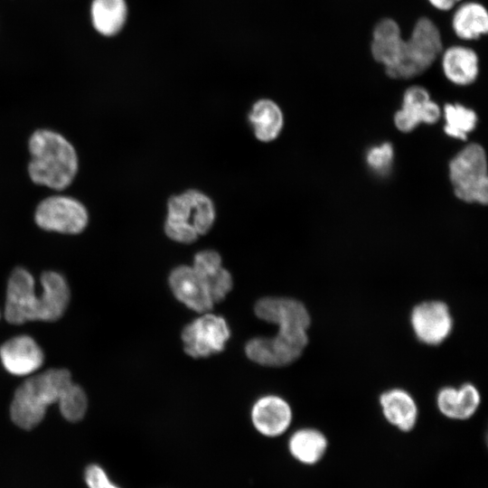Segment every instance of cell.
I'll use <instances>...</instances> for the list:
<instances>
[{"label": "cell", "mask_w": 488, "mask_h": 488, "mask_svg": "<svg viewBox=\"0 0 488 488\" xmlns=\"http://www.w3.org/2000/svg\"><path fill=\"white\" fill-rule=\"evenodd\" d=\"M34 289L33 277L27 269L17 267L12 271L5 306V317L9 324L42 321L41 296H36Z\"/></svg>", "instance_id": "9c48e42d"}, {"label": "cell", "mask_w": 488, "mask_h": 488, "mask_svg": "<svg viewBox=\"0 0 488 488\" xmlns=\"http://www.w3.org/2000/svg\"><path fill=\"white\" fill-rule=\"evenodd\" d=\"M444 132L452 138L466 140L477 125L476 112L460 103H446L443 108Z\"/></svg>", "instance_id": "d4e9b609"}, {"label": "cell", "mask_w": 488, "mask_h": 488, "mask_svg": "<svg viewBox=\"0 0 488 488\" xmlns=\"http://www.w3.org/2000/svg\"><path fill=\"white\" fill-rule=\"evenodd\" d=\"M26 173L36 186L51 192L67 191L80 168L79 152L61 132L51 127L33 130L27 139Z\"/></svg>", "instance_id": "7a4b0ae2"}, {"label": "cell", "mask_w": 488, "mask_h": 488, "mask_svg": "<svg viewBox=\"0 0 488 488\" xmlns=\"http://www.w3.org/2000/svg\"><path fill=\"white\" fill-rule=\"evenodd\" d=\"M464 0H425L427 5L439 14H450Z\"/></svg>", "instance_id": "f1b7e54d"}, {"label": "cell", "mask_w": 488, "mask_h": 488, "mask_svg": "<svg viewBox=\"0 0 488 488\" xmlns=\"http://www.w3.org/2000/svg\"><path fill=\"white\" fill-rule=\"evenodd\" d=\"M409 323L417 340L427 346L443 343L454 328L449 306L438 299L416 304L410 311Z\"/></svg>", "instance_id": "30bf717a"}, {"label": "cell", "mask_w": 488, "mask_h": 488, "mask_svg": "<svg viewBox=\"0 0 488 488\" xmlns=\"http://www.w3.org/2000/svg\"><path fill=\"white\" fill-rule=\"evenodd\" d=\"M257 316L278 327L271 338H254L246 344L247 356L253 361L282 367L296 361L308 345L311 315L300 301L289 297H264L255 305Z\"/></svg>", "instance_id": "6da1fadb"}, {"label": "cell", "mask_w": 488, "mask_h": 488, "mask_svg": "<svg viewBox=\"0 0 488 488\" xmlns=\"http://www.w3.org/2000/svg\"><path fill=\"white\" fill-rule=\"evenodd\" d=\"M169 285L175 297L190 309L206 313L212 308L214 303L192 267H175L169 276Z\"/></svg>", "instance_id": "ac0fdd59"}, {"label": "cell", "mask_w": 488, "mask_h": 488, "mask_svg": "<svg viewBox=\"0 0 488 488\" xmlns=\"http://www.w3.org/2000/svg\"><path fill=\"white\" fill-rule=\"evenodd\" d=\"M214 217L211 201L196 190H189L170 198L164 230L174 240L191 243L198 234L209 231Z\"/></svg>", "instance_id": "5b68a950"}, {"label": "cell", "mask_w": 488, "mask_h": 488, "mask_svg": "<svg viewBox=\"0 0 488 488\" xmlns=\"http://www.w3.org/2000/svg\"><path fill=\"white\" fill-rule=\"evenodd\" d=\"M442 116L439 105L431 98L428 89L419 84L408 86L402 94L401 107L394 114L399 131L409 133L420 124L433 125Z\"/></svg>", "instance_id": "7c38bea8"}, {"label": "cell", "mask_w": 488, "mask_h": 488, "mask_svg": "<svg viewBox=\"0 0 488 488\" xmlns=\"http://www.w3.org/2000/svg\"><path fill=\"white\" fill-rule=\"evenodd\" d=\"M33 220L42 231L77 236L89 226L90 212L80 199L66 191L51 192L35 205Z\"/></svg>", "instance_id": "8992f818"}, {"label": "cell", "mask_w": 488, "mask_h": 488, "mask_svg": "<svg viewBox=\"0 0 488 488\" xmlns=\"http://www.w3.org/2000/svg\"><path fill=\"white\" fill-rule=\"evenodd\" d=\"M482 397L478 388L465 382L459 387L445 386L436 394L438 411L446 418L466 420L471 418L480 408Z\"/></svg>", "instance_id": "e0dca14e"}, {"label": "cell", "mask_w": 488, "mask_h": 488, "mask_svg": "<svg viewBox=\"0 0 488 488\" xmlns=\"http://www.w3.org/2000/svg\"><path fill=\"white\" fill-rule=\"evenodd\" d=\"M446 45L443 30L428 14H419L405 36L402 58L389 80H409L432 69Z\"/></svg>", "instance_id": "277c9868"}, {"label": "cell", "mask_w": 488, "mask_h": 488, "mask_svg": "<svg viewBox=\"0 0 488 488\" xmlns=\"http://www.w3.org/2000/svg\"><path fill=\"white\" fill-rule=\"evenodd\" d=\"M249 121L257 138L269 142L275 139L282 129L283 114L274 101L261 99L252 107Z\"/></svg>", "instance_id": "cb8c5ba5"}, {"label": "cell", "mask_w": 488, "mask_h": 488, "mask_svg": "<svg viewBox=\"0 0 488 488\" xmlns=\"http://www.w3.org/2000/svg\"><path fill=\"white\" fill-rule=\"evenodd\" d=\"M89 18L93 29L100 35L112 37L125 26L127 18L126 0H91Z\"/></svg>", "instance_id": "7402d4cb"}, {"label": "cell", "mask_w": 488, "mask_h": 488, "mask_svg": "<svg viewBox=\"0 0 488 488\" xmlns=\"http://www.w3.org/2000/svg\"><path fill=\"white\" fill-rule=\"evenodd\" d=\"M293 412L282 398L267 396L259 399L251 410V421L255 429L267 437H277L290 427Z\"/></svg>", "instance_id": "2e32d148"}, {"label": "cell", "mask_w": 488, "mask_h": 488, "mask_svg": "<svg viewBox=\"0 0 488 488\" xmlns=\"http://www.w3.org/2000/svg\"><path fill=\"white\" fill-rule=\"evenodd\" d=\"M393 160L394 149L388 142L371 147L366 155L368 165L377 174H386L391 167Z\"/></svg>", "instance_id": "4316f807"}, {"label": "cell", "mask_w": 488, "mask_h": 488, "mask_svg": "<svg viewBox=\"0 0 488 488\" xmlns=\"http://www.w3.org/2000/svg\"><path fill=\"white\" fill-rule=\"evenodd\" d=\"M85 481L89 488H120L111 482L105 470L98 465H90L86 468Z\"/></svg>", "instance_id": "83f0119b"}, {"label": "cell", "mask_w": 488, "mask_h": 488, "mask_svg": "<svg viewBox=\"0 0 488 488\" xmlns=\"http://www.w3.org/2000/svg\"><path fill=\"white\" fill-rule=\"evenodd\" d=\"M449 25L459 42H479L488 34V8L480 0H464L450 13Z\"/></svg>", "instance_id": "5bb4252c"}, {"label": "cell", "mask_w": 488, "mask_h": 488, "mask_svg": "<svg viewBox=\"0 0 488 488\" xmlns=\"http://www.w3.org/2000/svg\"><path fill=\"white\" fill-rule=\"evenodd\" d=\"M287 446L290 455L297 462L304 465H314L324 456L328 441L321 431L305 427L291 435Z\"/></svg>", "instance_id": "603a6c76"}, {"label": "cell", "mask_w": 488, "mask_h": 488, "mask_svg": "<svg viewBox=\"0 0 488 488\" xmlns=\"http://www.w3.org/2000/svg\"><path fill=\"white\" fill-rule=\"evenodd\" d=\"M0 359L8 372L24 376L33 373L42 365L44 355L32 337L19 335L1 345Z\"/></svg>", "instance_id": "9a60e30c"}, {"label": "cell", "mask_w": 488, "mask_h": 488, "mask_svg": "<svg viewBox=\"0 0 488 488\" xmlns=\"http://www.w3.org/2000/svg\"><path fill=\"white\" fill-rule=\"evenodd\" d=\"M192 268L204 284L213 303L223 300L231 290V276L221 267V258L218 252H198L194 257Z\"/></svg>", "instance_id": "ffe728a7"}, {"label": "cell", "mask_w": 488, "mask_h": 488, "mask_svg": "<svg viewBox=\"0 0 488 488\" xmlns=\"http://www.w3.org/2000/svg\"><path fill=\"white\" fill-rule=\"evenodd\" d=\"M41 284L42 321H57L63 315L69 305L70 289L67 281L60 273L47 270L41 276Z\"/></svg>", "instance_id": "44dd1931"}, {"label": "cell", "mask_w": 488, "mask_h": 488, "mask_svg": "<svg viewBox=\"0 0 488 488\" xmlns=\"http://www.w3.org/2000/svg\"><path fill=\"white\" fill-rule=\"evenodd\" d=\"M57 403L64 418L71 422L82 419L88 407L84 390L72 381L62 389Z\"/></svg>", "instance_id": "484cf974"}, {"label": "cell", "mask_w": 488, "mask_h": 488, "mask_svg": "<svg viewBox=\"0 0 488 488\" xmlns=\"http://www.w3.org/2000/svg\"><path fill=\"white\" fill-rule=\"evenodd\" d=\"M448 174L455 195L467 203L488 202L487 158L484 148L471 143L448 164Z\"/></svg>", "instance_id": "52a82bcc"}, {"label": "cell", "mask_w": 488, "mask_h": 488, "mask_svg": "<svg viewBox=\"0 0 488 488\" xmlns=\"http://www.w3.org/2000/svg\"><path fill=\"white\" fill-rule=\"evenodd\" d=\"M379 404L384 418L399 430L409 432L416 427L418 407L414 397L405 389H386L380 393Z\"/></svg>", "instance_id": "d6986e66"}, {"label": "cell", "mask_w": 488, "mask_h": 488, "mask_svg": "<svg viewBox=\"0 0 488 488\" xmlns=\"http://www.w3.org/2000/svg\"><path fill=\"white\" fill-rule=\"evenodd\" d=\"M405 36L406 31L401 23L390 15L379 17L371 28L369 54L387 78L401 61Z\"/></svg>", "instance_id": "ba28073f"}, {"label": "cell", "mask_w": 488, "mask_h": 488, "mask_svg": "<svg viewBox=\"0 0 488 488\" xmlns=\"http://www.w3.org/2000/svg\"><path fill=\"white\" fill-rule=\"evenodd\" d=\"M230 332L226 321L212 314H204L186 325L182 333L185 352L193 358L221 352Z\"/></svg>", "instance_id": "8fae6325"}, {"label": "cell", "mask_w": 488, "mask_h": 488, "mask_svg": "<svg viewBox=\"0 0 488 488\" xmlns=\"http://www.w3.org/2000/svg\"><path fill=\"white\" fill-rule=\"evenodd\" d=\"M70 381L71 375L66 369H50L26 379L11 402L13 422L26 430L35 427L43 419L47 407L57 403Z\"/></svg>", "instance_id": "3957f363"}, {"label": "cell", "mask_w": 488, "mask_h": 488, "mask_svg": "<svg viewBox=\"0 0 488 488\" xmlns=\"http://www.w3.org/2000/svg\"><path fill=\"white\" fill-rule=\"evenodd\" d=\"M437 62L444 78L456 87L474 84L481 73V56L472 44H446Z\"/></svg>", "instance_id": "4fadbf2b"}]
</instances>
